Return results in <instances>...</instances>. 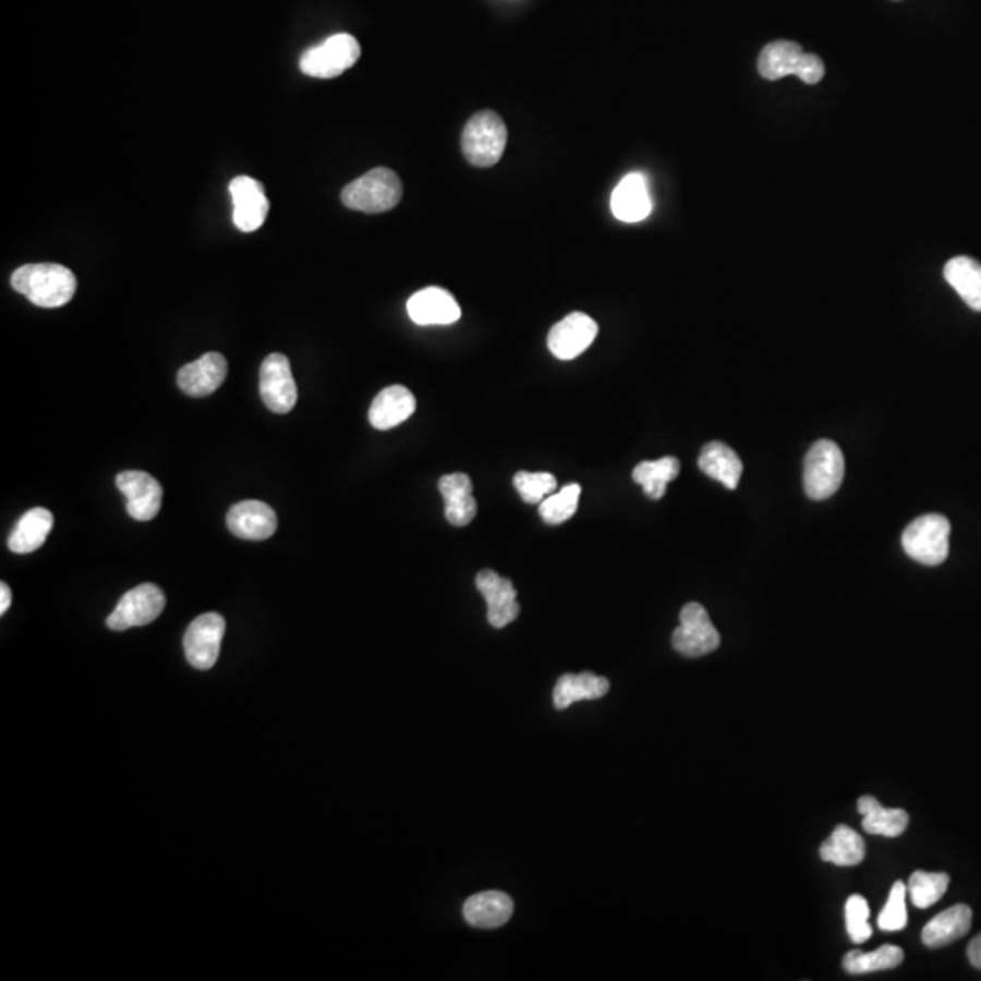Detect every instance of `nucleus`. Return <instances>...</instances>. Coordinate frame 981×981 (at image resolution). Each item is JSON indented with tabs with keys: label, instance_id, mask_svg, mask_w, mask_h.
<instances>
[{
	"label": "nucleus",
	"instance_id": "2eb2a0df",
	"mask_svg": "<svg viewBox=\"0 0 981 981\" xmlns=\"http://www.w3.org/2000/svg\"><path fill=\"white\" fill-rule=\"evenodd\" d=\"M476 588L487 602V620L495 629L509 626L520 615L517 602V589L511 580L500 577L498 572L484 569L476 574Z\"/></svg>",
	"mask_w": 981,
	"mask_h": 981
},
{
	"label": "nucleus",
	"instance_id": "ddd939ff",
	"mask_svg": "<svg viewBox=\"0 0 981 981\" xmlns=\"http://www.w3.org/2000/svg\"><path fill=\"white\" fill-rule=\"evenodd\" d=\"M598 335V324L585 313H571L553 326L547 346L556 359L572 360L580 356Z\"/></svg>",
	"mask_w": 981,
	"mask_h": 981
},
{
	"label": "nucleus",
	"instance_id": "f03ea898",
	"mask_svg": "<svg viewBox=\"0 0 981 981\" xmlns=\"http://www.w3.org/2000/svg\"><path fill=\"white\" fill-rule=\"evenodd\" d=\"M758 71L765 81H779L796 75L806 84H818L825 75V65L818 55L806 53L800 44L776 40L762 49Z\"/></svg>",
	"mask_w": 981,
	"mask_h": 981
},
{
	"label": "nucleus",
	"instance_id": "f3484780",
	"mask_svg": "<svg viewBox=\"0 0 981 981\" xmlns=\"http://www.w3.org/2000/svg\"><path fill=\"white\" fill-rule=\"evenodd\" d=\"M226 522H228L229 531L234 536L244 540H255V542L271 538L278 525L277 512L272 511L271 507L264 504V501L256 500L234 504L229 509Z\"/></svg>",
	"mask_w": 981,
	"mask_h": 981
},
{
	"label": "nucleus",
	"instance_id": "39448f33",
	"mask_svg": "<svg viewBox=\"0 0 981 981\" xmlns=\"http://www.w3.org/2000/svg\"><path fill=\"white\" fill-rule=\"evenodd\" d=\"M845 458L838 444L818 440L807 452L803 487L812 500H827L844 482Z\"/></svg>",
	"mask_w": 981,
	"mask_h": 981
},
{
	"label": "nucleus",
	"instance_id": "6e6552de",
	"mask_svg": "<svg viewBox=\"0 0 981 981\" xmlns=\"http://www.w3.org/2000/svg\"><path fill=\"white\" fill-rule=\"evenodd\" d=\"M719 632L702 604L691 602L680 610V626L673 632V647L687 658H700L719 647Z\"/></svg>",
	"mask_w": 981,
	"mask_h": 981
},
{
	"label": "nucleus",
	"instance_id": "72a5a7b5",
	"mask_svg": "<svg viewBox=\"0 0 981 981\" xmlns=\"http://www.w3.org/2000/svg\"><path fill=\"white\" fill-rule=\"evenodd\" d=\"M512 484L525 504H542L558 487V482L553 474L529 473V471H520L514 474Z\"/></svg>",
	"mask_w": 981,
	"mask_h": 981
},
{
	"label": "nucleus",
	"instance_id": "bb28decb",
	"mask_svg": "<svg viewBox=\"0 0 981 981\" xmlns=\"http://www.w3.org/2000/svg\"><path fill=\"white\" fill-rule=\"evenodd\" d=\"M609 680L604 676L593 673H580V675H564L556 681L553 702L558 711L569 707L571 703L580 700H598L609 692Z\"/></svg>",
	"mask_w": 981,
	"mask_h": 981
},
{
	"label": "nucleus",
	"instance_id": "4c0bfd02",
	"mask_svg": "<svg viewBox=\"0 0 981 981\" xmlns=\"http://www.w3.org/2000/svg\"><path fill=\"white\" fill-rule=\"evenodd\" d=\"M11 605V591L8 583H0V615H5Z\"/></svg>",
	"mask_w": 981,
	"mask_h": 981
},
{
	"label": "nucleus",
	"instance_id": "9b49d317",
	"mask_svg": "<svg viewBox=\"0 0 981 981\" xmlns=\"http://www.w3.org/2000/svg\"><path fill=\"white\" fill-rule=\"evenodd\" d=\"M261 397L272 413L286 414L294 408L299 391L288 356L272 353L262 362Z\"/></svg>",
	"mask_w": 981,
	"mask_h": 981
},
{
	"label": "nucleus",
	"instance_id": "5701e85b",
	"mask_svg": "<svg viewBox=\"0 0 981 981\" xmlns=\"http://www.w3.org/2000/svg\"><path fill=\"white\" fill-rule=\"evenodd\" d=\"M698 468L702 469V473L707 474L708 479L718 480L727 489H736L743 473L740 457L724 441H711L707 446H703L698 458Z\"/></svg>",
	"mask_w": 981,
	"mask_h": 981
},
{
	"label": "nucleus",
	"instance_id": "c9c22d12",
	"mask_svg": "<svg viewBox=\"0 0 981 981\" xmlns=\"http://www.w3.org/2000/svg\"><path fill=\"white\" fill-rule=\"evenodd\" d=\"M845 925L847 934L855 943H863L872 936L869 925V904L860 894H852L845 904Z\"/></svg>",
	"mask_w": 981,
	"mask_h": 981
},
{
	"label": "nucleus",
	"instance_id": "393cba45",
	"mask_svg": "<svg viewBox=\"0 0 981 981\" xmlns=\"http://www.w3.org/2000/svg\"><path fill=\"white\" fill-rule=\"evenodd\" d=\"M53 529V514L44 507H35L29 509L26 514H22L21 520L16 523L15 529L11 531L8 538V547L16 555H27L43 547L44 542L48 538V534Z\"/></svg>",
	"mask_w": 981,
	"mask_h": 981
},
{
	"label": "nucleus",
	"instance_id": "4be33fe9",
	"mask_svg": "<svg viewBox=\"0 0 981 981\" xmlns=\"http://www.w3.org/2000/svg\"><path fill=\"white\" fill-rule=\"evenodd\" d=\"M438 491L446 501L447 522L457 528L468 525L476 517V500L473 496V484L468 474L452 473L441 476L438 482Z\"/></svg>",
	"mask_w": 981,
	"mask_h": 981
},
{
	"label": "nucleus",
	"instance_id": "20e7f679",
	"mask_svg": "<svg viewBox=\"0 0 981 981\" xmlns=\"http://www.w3.org/2000/svg\"><path fill=\"white\" fill-rule=\"evenodd\" d=\"M507 128L495 111H480L469 119L462 133V152L469 164L491 168L506 152Z\"/></svg>",
	"mask_w": 981,
	"mask_h": 981
},
{
	"label": "nucleus",
	"instance_id": "423d86ee",
	"mask_svg": "<svg viewBox=\"0 0 981 981\" xmlns=\"http://www.w3.org/2000/svg\"><path fill=\"white\" fill-rule=\"evenodd\" d=\"M950 522L942 514H923L905 528L901 544L907 555L923 566L947 560Z\"/></svg>",
	"mask_w": 981,
	"mask_h": 981
},
{
	"label": "nucleus",
	"instance_id": "a878e982",
	"mask_svg": "<svg viewBox=\"0 0 981 981\" xmlns=\"http://www.w3.org/2000/svg\"><path fill=\"white\" fill-rule=\"evenodd\" d=\"M858 811L863 814L861 827L869 834L898 838L909 825V814L904 809L883 807L874 796H861L858 800Z\"/></svg>",
	"mask_w": 981,
	"mask_h": 981
},
{
	"label": "nucleus",
	"instance_id": "c85d7f7f",
	"mask_svg": "<svg viewBox=\"0 0 981 981\" xmlns=\"http://www.w3.org/2000/svg\"><path fill=\"white\" fill-rule=\"evenodd\" d=\"M820 856L823 861H831L839 867L858 865L865 858V841L855 828L838 825L823 841Z\"/></svg>",
	"mask_w": 981,
	"mask_h": 981
},
{
	"label": "nucleus",
	"instance_id": "0eeeda50",
	"mask_svg": "<svg viewBox=\"0 0 981 981\" xmlns=\"http://www.w3.org/2000/svg\"><path fill=\"white\" fill-rule=\"evenodd\" d=\"M359 59V40L349 33H337L315 48L307 49L300 59V70L315 78H335L353 68Z\"/></svg>",
	"mask_w": 981,
	"mask_h": 981
},
{
	"label": "nucleus",
	"instance_id": "a211bd4d",
	"mask_svg": "<svg viewBox=\"0 0 981 981\" xmlns=\"http://www.w3.org/2000/svg\"><path fill=\"white\" fill-rule=\"evenodd\" d=\"M610 211L627 223L642 222L651 215L653 198L642 173H629L620 180L610 195Z\"/></svg>",
	"mask_w": 981,
	"mask_h": 981
},
{
	"label": "nucleus",
	"instance_id": "1a4fd4ad",
	"mask_svg": "<svg viewBox=\"0 0 981 981\" xmlns=\"http://www.w3.org/2000/svg\"><path fill=\"white\" fill-rule=\"evenodd\" d=\"M164 607H166V596H164L162 589L157 588L155 583H142L120 598L106 623L111 631H125L131 627L147 626L162 615Z\"/></svg>",
	"mask_w": 981,
	"mask_h": 981
},
{
	"label": "nucleus",
	"instance_id": "6ab92c4d",
	"mask_svg": "<svg viewBox=\"0 0 981 981\" xmlns=\"http://www.w3.org/2000/svg\"><path fill=\"white\" fill-rule=\"evenodd\" d=\"M228 376V362L220 353H206L201 359L185 364L179 371L177 382L185 395L195 398L209 397L222 386Z\"/></svg>",
	"mask_w": 981,
	"mask_h": 981
},
{
	"label": "nucleus",
	"instance_id": "7ed1b4c3",
	"mask_svg": "<svg viewBox=\"0 0 981 981\" xmlns=\"http://www.w3.org/2000/svg\"><path fill=\"white\" fill-rule=\"evenodd\" d=\"M402 193V182L395 171L375 168L343 187L342 202L349 209L375 215L397 206Z\"/></svg>",
	"mask_w": 981,
	"mask_h": 981
},
{
	"label": "nucleus",
	"instance_id": "4468645a",
	"mask_svg": "<svg viewBox=\"0 0 981 981\" xmlns=\"http://www.w3.org/2000/svg\"><path fill=\"white\" fill-rule=\"evenodd\" d=\"M117 487L128 498V512L138 522H149L162 506V485L144 471H124L117 476Z\"/></svg>",
	"mask_w": 981,
	"mask_h": 981
},
{
	"label": "nucleus",
	"instance_id": "2f4dec72",
	"mask_svg": "<svg viewBox=\"0 0 981 981\" xmlns=\"http://www.w3.org/2000/svg\"><path fill=\"white\" fill-rule=\"evenodd\" d=\"M948 882L950 877L945 872L916 871L910 876L907 894L918 909H927L943 898V894L947 893Z\"/></svg>",
	"mask_w": 981,
	"mask_h": 981
},
{
	"label": "nucleus",
	"instance_id": "9d476101",
	"mask_svg": "<svg viewBox=\"0 0 981 981\" xmlns=\"http://www.w3.org/2000/svg\"><path fill=\"white\" fill-rule=\"evenodd\" d=\"M226 620L218 613H206L191 621L184 637L185 658L195 669L207 670L217 664Z\"/></svg>",
	"mask_w": 981,
	"mask_h": 981
},
{
	"label": "nucleus",
	"instance_id": "f704fd0d",
	"mask_svg": "<svg viewBox=\"0 0 981 981\" xmlns=\"http://www.w3.org/2000/svg\"><path fill=\"white\" fill-rule=\"evenodd\" d=\"M905 898H907V885L901 882L894 883L891 894H888L887 904H885L882 912L877 916V927L882 931L893 932L905 929V925H907Z\"/></svg>",
	"mask_w": 981,
	"mask_h": 981
},
{
	"label": "nucleus",
	"instance_id": "b1692460",
	"mask_svg": "<svg viewBox=\"0 0 981 981\" xmlns=\"http://www.w3.org/2000/svg\"><path fill=\"white\" fill-rule=\"evenodd\" d=\"M972 923V910L969 905H954L950 909L943 910L934 916L921 932V940L927 947H943L956 942L969 932Z\"/></svg>",
	"mask_w": 981,
	"mask_h": 981
},
{
	"label": "nucleus",
	"instance_id": "aec40b11",
	"mask_svg": "<svg viewBox=\"0 0 981 981\" xmlns=\"http://www.w3.org/2000/svg\"><path fill=\"white\" fill-rule=\"evenodd\" d=\"M512 899L501 891L474 894L463 904V918L476 929H498L511 920Z\"/></svg>",
	"mask_w": 981,
	"mask_h": 981
},
{
	"label": "nucleus",
	"instance_id": "f257e3e1",
	"mask_svg": "<svg viewBox=\"0 0 981 981\" xmlns=\"http://www.w3.org/2000/svg\"><path fill=\"white\" fill-rule=\"evenodd\" d=\"M11 286L38 307H60L73 299L76 278L60 264H27L11 275Z\"/></svg>",
	"mask_w": 981,
	"mask_h": 981
},
{
	"label": "nucleus",
	"instance_id": "473e14b6",
	"mask_svg": "<svg viewBox=\"0 0 981 981\" xmlns=\"http://www.w3.org/2000/svg\"><path fill=\"white\" fill-rule=\"evenodd\" d=\"M580 493L582 487L578 484H567L560 491H555L540 504V517L549 525L567 522L577 512Z\"/></svg>",
	"mask_w": 981,
	"mask_h": 981
},
{
	"label": "nucleus",
	"instance_id": "f8f14e48",
	"mask_svg": "<svg viewBox=\"0 0 981 981\" xmlns=\"http://www.w3.org/2000/svg\"><path fill=\"white\" fill-rule=\"evenodd\" d=\"M229 193L233 201L234 226L244 233L261 229L262 223L266 222L267 213H269V201H267L264 185L258 180L240 174L237 179L231 180Z\"/></svg>",
	"mask_w": 981,
	"mask_h": 981
},
{
	"label": "nucleus",
	"instance_id": "412c9836",
	"mask_svg": "<svg viewBox=\"0 0 981 981\" xmlns=\"http://www.w3.org/2000/svg\"><path fill=\"white\" fill-rule=\"evenodd\" d=\"M416 400L408 387L389 386L376 395L370 408V422L375 429L397 427L414 413Z\"/></svg>",
	"mask_w": 981,
	"mask_h": 981
},
{
	"label": "nucleus",
	"instance_id": "dca6fc26",
	"mask_svg": "<svg viewBox=\"0 0 981 981\" xmlns=\"http://www.w3.org/2000/svg\"><path fill=\"white\" fill-rule=\"evenodd\" d=\"M408 313L419 326H447L460 320L462 310L449 291L425 288L408 300Z\"/></svg>",
	"mask_w": 981,
	"mask_h": 981
},
{
	"label": "nucleus",
	"instance_id": "e433bc0d",
	"mask_svg": "<svg viewBox=\"0 0 981 981\" xmlns=\"http://www.w3.org/2000/svg\"><path fill=\"white\" fill-rule=\"evenodd\" d=\"M967 956H969L970 964L974 965L976 969L981 970V934L970 942L969 948H967Z\"/></svg>",
	"mask_w": 981,
	"mask_h": 981
},
{
	"label": "nucleus",
	"instance_id": "c756f323",
	"mask_svg": "<svg viewBox=\"0 0 981 981\" xmlns=\"http://www.w3.org/2000/svg\"><path fill=\"white\" fill-rule=\"evenodd\" d=\"M678 473H680L678 458L664 457L659 458V460H653V462L645 460V462L638 463L634 471H632V480L637 484L642 485L645 496L653 498V500H659V498L665 496L667 484L673 482L678 476Z\"/></svg>",
	"mask_w": 981,
	"mask_h": 981
},
{
	"label": "nucleus",
	"instance_id": "cd10ccee",
	"mask_svg": "<svg viewBox=\"0 0 981 981\" xmlns=\"http://www.w3.org/2000/svg\"><path fill=\"white\" fill-rule=\"evenodd\" d=\"M945 280L970 310L981 311V264L970 256H954L943 269Z\"/></svg>",
	"mask_w": 981,
	"mask_h": 981
},
{
	"label": "nucleus",
	"instance_id": "7c9ffc66",
	"mask_svg": "<svg viewBox=\"0 0 981 981\" xmlns=\"http://www.w3.org/2000/svg\"><path fill=\"white\" fill-rule=\"evenodd\" d=\"M904 961V950L896 945H882L872 953H861L858 948L845 954L844 969L849 974H867L876 970H888Z\"/></svg>",
	"mask_w": 981,
	"mask_h": 981
}]
</instances>
